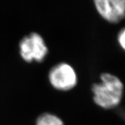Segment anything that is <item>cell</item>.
I'll return each instance as SVG.
<instances>
[{
	"instance_id": "1",
	"label": "cell",
	"mask_w": 125,
	"mask_h": 125,
	"mask_svg": "<svg viewBox=\"0 0 125 125\" xmlns=\"http://www.w3.org/2000/svg\"><path fill=\"white\" fill-rule=\"evenodd\" d=\"M100 83L92 85L93 100L98 107L111 109L120 103L123 95V84L119 78L109 73L100 76Z\"/></svg>"
},
{
	"instance_id": "2",
	"label": "cell",
	"mask_w": 125,
	"mask_h": 125,
	"mask_svg": "<svg viewBox=\"0 0 125 125\" xmlns=\"http://www.w3.org/2000/svg\"><path fill=\"white\" fill-rule=\"evenodd\" d=\"M19 51L26 63H41L48 54V48L44 38L36 32H32L20 40Z\"/></svg>"
},
{
	"instance_id": "3",
	"label": "cell",
	"mask_w": 125,
	"mask_h": 125,
	"mask_svg": "<svg viewBox=\"0 0 125 125\" xmlns=\"http://www.w3.org/2000/svg\"><path fill=\"white\" fill-rule=\"evenodd\" d=\"M48 79L51 85L56 90L68 91L78 84V75L73 66L65 62L54 65L50 70Z\"/></svg>"
},
{
	"instance_id": "4",
	"label": "cell",
	"mask_w": 125,
	"mask_h": 125,
	"mask_svg": "<svg viewBox=\"0 0 125 125\" xmlns=\"http://www.w3.org/2000/svg\"><path fill=\"white\" fill-rule=\"evenodd\" d=\"M98 14L111 23H117L125 17V0H95Z\"/></svg>"
},
{
	"instance_id": "5",
	"label": "cell",
	"mask_w": 125,
	"mask_h": 125,
	"mask_svg": "<svg viewBox=\"0 0 125 125\" xmlns=\"http://www.w3.org/2000/svg\"><path fill=\"white\" fill-rule=\"evenodd\" d=\"M36 125H65L61 118L55 114L44 112L37 117Z\"/></svg>"
},
{
	"instance_id": "6",
	"label": "cell",
	"mask_w": 125,
	"mask_h": 125,
	"mask_svg": "<svg viewBox=\"0 0 125 125\" xmlns=\"http://www.w3.org/2000/svg\"><path fill=\"white\" fill-rule=\"evenodd\" d=\"M117 40L121 47L125 51V28L119 32L117 37Z\"/></svg>"
}]
</instances>
